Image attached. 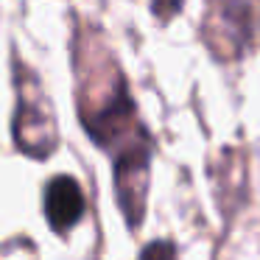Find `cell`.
Returning a JSON list of instances; mask_svg holds the SVG:
<instances>
[{"mask_svg":"<svg viewBox=\"0 0 260 260\" xmlns=\"http://www.w3.org/2000/svg\"><path fill=\"white\" fill-rule=\"evenodd\" d=\"M249 12L252 9L241 6V3H221V6L210 9L207 20H204V37L210 42V51H215L221 59L238 56L252 34Z\"/></svg>","mask_w":260,"mask_h":260,"instance_id":"obj_3","label":"cell"},{"mask_svg":"<svg viewBox=\"0 0 260 260\" xmlns=\"http://www.w3.org/2000/svg\"><path fill=\"white\" fill-rule=\"evenodd\" d=\"M14 140L31 157H48L56 148V120L40 95L31 98L20 92L17 115H14Z\"/></svg>","mask_w":260,"mask_h":260,"instance_id":"obj_2","label":"cell"},{"mask_svg":"<svg viewBox=\"0 0 260 260\" xmlns=\"http://www.w3.org/2000/svg\"><path fill=\"white\" fill-rule=\"evenodd\" d=\"M140 260H176V249L171 241H154L140 252Z\"/></svg>","mask_w":260,"mask_h":260,"instance_id":"obj_5","label":"cell"},{"mask_svg":"<svg viewBox=\"0 0 260 260\" xmlns=\"http://www.w3.org/2000/svg\"><path fill=\"white\" fill-rule=\"evenodd\" d=\"M154 14H162V17H165V14H168V17H171V14H176V12H179V3H171V6H159V3H154Z\"/></svg>","mask_w":260,"mask_h":260,"instance_id":"obj_6","label":"cell"},{"mask_svg":"<svg viewBox=\"0 0 260 260\" xmlns=\"http://www.w3.org/2000/svg\"><path fill=\"white\" fill-rule=\"evenodd\" d=\"M115 190H118V202L129 226H137L146 210L148 193V140L115 157Z\"/></svg>","mask_w":260,"mask_h":260,"instance_id":"obj_1","label":"cell"},{"mask_svg":"<svg viewBox=\"0 0 260 260\" xmlns=\"http://www.w3.org/2000/svg\"><path fill=\"white\" fill-rule=\"evenodd\" d=\"M84 193H81L79 182L73 176L62 174L53 176L45 187V215L51 221V226L56 232H68L70 226H76L84 215Z\"/></svg>","mask_w":260,"mask_h":260,"instance_id":"obj_4","label":"cell"}]
</instances>
